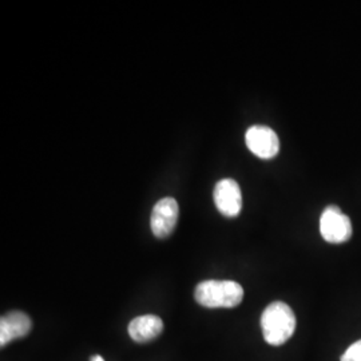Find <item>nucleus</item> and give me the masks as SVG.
I'll return each instance as SVG.
<instances>
[{
    "mask_svg": "<svg viewBox=\"0 0 361 361\" xmlns=\"http://www.w3.org/2000/svg\"><path fill=\"white\" fill-rule=\"evenodd\" d=\"M296 316L283 301L269 304L261 316L262 335L268 344L279 347L285 344L296 331Z\"/></svg>",
    "mask_w": 361,
    "mask_h": 361,
    "instance_id": "f257e3e1",
    "label": "nucleus"
},
{
    "mask_svg": "<svg viewBox=\"0 0 361 361\" xmlns=\"http://www.w3.org/2000/svg\"><path fill=\"white\" fill-rule=\"evenodd\" d=\"M194 298L205 308H234L244 298V288L229 280H207L195 286Z\"/></svg>",
    "mask_w": 361,
    "mask_h": 361,
    "instance_id": "f03ea898",
    "label": "nucleus"
},
{
    "mask_svg": "<svg viewBox=\"0 0 361 361\" xmlns=\"http://www.w3.org/2000/svg\"><path fill=\"white\" fill-rule=\"evenodd\" d=\"M320 233L326 243L343 244L352 237V224L338 207H325L320 217Z\"/></svg>",
    "mask_w": 361,
    "mask_h": 361,
    "instance_id": "7ed1b4c3",
    "label": "nucleus"
},
{
    "mask_svg": "<svg viewBox=\"0 0 361 361\" xmlns=\"http://www.w3.org/2000/svg\"><path fill=\"white\" fill-rule=\"evenodd\" d=\"M180 216L178 202L173 197L159 200L152 212L150 226L157 238H166L174 232Z\"/></svg>",
    "mask_w": 361,
    "mask_h": 361,
    "instance_id": "20e7f679",
    "label": "nucleus"
},
{
    "mask_svg": "<svg viewBox=\"0 0 361 361\" xmlns=\"http://www.w3.org/2000/svg\"><path fill=\"white\" fill-rule=\"evenodd\" d=\"M245 142L247 149L262 159L274 158L280 150V141L277 134L271 128L262 125H255L247 129Z\"/></svg>",
    "mask_w": 361,
    "mask_h": 361,
    "instance_id": "39448f33",
    "label": "nucleus"
},
{
    "mask_svg": "<svg viewBox=\"0 0 361 361\" xmlns=\"http://www.w3.org/2000/svg\"><path fill=\"white\" fill-rule=\"evenodd\" d=\"M214 204L225 217H237L243 209V193L238 183L232 178L217 182L213 192Z\"/></svg>",
    "mask_w": 361,
    "mask_h": 361,
    "instance_id": "423d86ee",
    "label": "nucleus"
},
{
    "mask_svg": "<svg viewBox=\"0 0 361 361\" xmlns=\"http://www.w3.org/2000/svg\"><path fill=\"white\" fill-rule=\"evenodd\" d=\"M32 328L31 319L20 310L8 312L0 320V345L6 347L15 338H22L30 334Z\"/></svg>",
    "mask_w": 361,
    "mask_h": 361,
    "instance_id": "0eeeda50",
    "label": "nucleus"
},
{
    "mask_svg": "<svg viewBox=\"0 0 361 361\" xmlns=\"http://www.w3.org/2000/svg\"><path fill=\"white\" fill-rule=\"evenodd\" d=\"M129 335L137 343L153 341L164 331V322L155 314L138 316L129 324Z\"/></svg>",
    "mask_w": 361,
    "mask_h": 361,
    "instance_id": "6e6552de",
    "label": "nucleus"
},
{
    "mask_svg": "<svg viewBox=\"0 0 361 361\" xmlns=\"http://www.w3.org/2000/svg\"><path fill=\"white\" fill-rule=\"evenodd\" d=\"M341 361H361V340L353 343L345 353L343 355Z\"/></svg>",
    "mask_w": 361,
    "mask_h": 361,
    "instance_id": "1a4fd4ad",
    "label": "nucleus"
},
{
    "mask_svg": "<svg viewBox=\"0 0 361 361\" xmlns=\"http://www.w3.org/2000/svg\"><path fill=\"white\" fill-rule=\"evenodd\" d=\"M90 361H104V357L102 356H99V355H95V356H92L91 357Z\"/></svg>",
    "mask_w": 361,
    "mask_h": 361,
    "instance_id": "9d476101",
    "label": "nucleus"
}]
</instances>
